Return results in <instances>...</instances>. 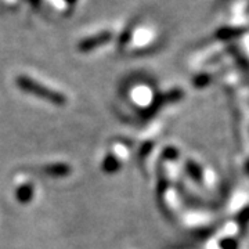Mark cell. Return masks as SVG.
I'll list each match as a JSON object with an SVG mask.
<instances>
[{
    "mask_svg": "<svg viewBox=\"0 0 249 249\" xmlns=\"http://www.w3.org/2000/svg\"><path fill=\"white\" fill-rule=\"evenodd\" d=\"M18 82H19V86H21L22 89H25L27 91L34 93V94L39 96V97L46 98V100H49V101H52V103H58V104H62V103L65 101V98L61 97L58 93H54V91H52V90L46 89V88H42V86L36 85V82L28 80L25 79V78L18 79Z\"/></svg>",
    "mask_w": 249,
    "mask_h": 249,
    "instance_id": "cell-1",
    "label": "cell"
}]
</instances>
